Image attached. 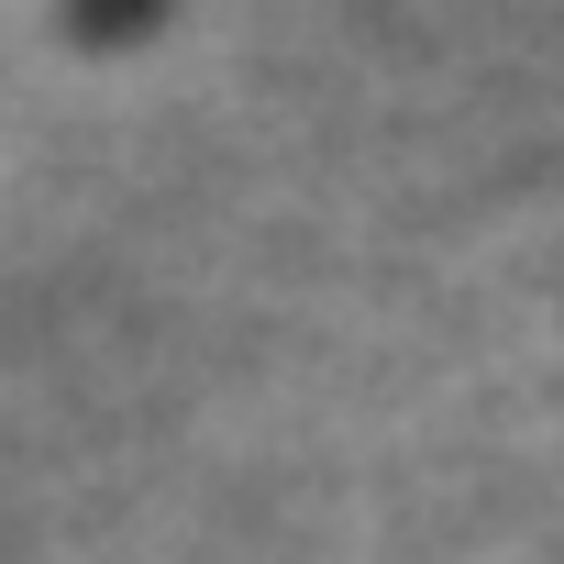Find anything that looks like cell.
I'll use <instances>...</instances> for the list:
<instances>
[{
  "instance_id": "1",
  "label": "cell",
  "mask_w": 564,
  "mask_h": 564,
  "mask_svg": "<svg viewBox=\"0 0 564 564\" xmlns=\"http://www.w3.org/2000/svg\"><path fill=\"white\" fill-rule=\"evenodd\" d=\"M67 12H89V23H111V12H100V0H67Z\"/></svg>"
}]
</instances>
